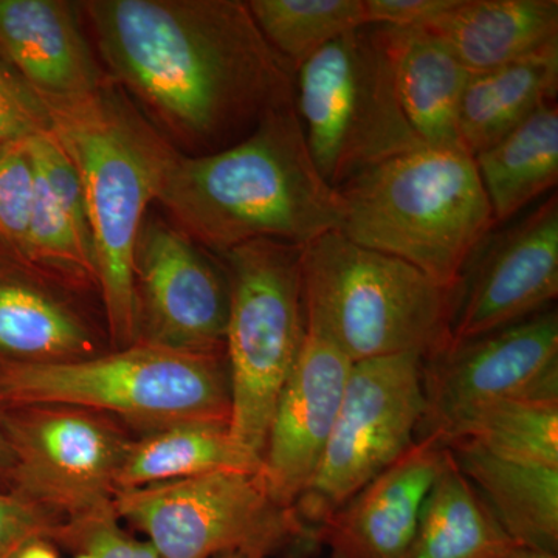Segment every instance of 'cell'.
Segmentation results:
<instances>
[{"instance_id":"25","label":"cell","mask_w":558,"mask_h":558,"mask_svg":"<svg viewBox=\"0 0 558 558\" xmlns=\"http://www.w3.org/2000/svg\"><path fill=\"white\" fill-rule=\"evenodd\" d=\"M512 543L449 451L405 558H499Z\"/></svg>"},{"instance_id":"29","label":"cell","mask_w":558,"mask_h":558,"mask_svg":"<svg viewBox=\"0 0 558 558\" xmlns=\"http://www.w3.org/2000/svg\"><path fill=\"white\" fill-rule=\"evenodd\" d=\"M31 138L0 146V248L24 260L35 202Z\"/></svg>"},{"instance_id":"16","label":"cell","mask_w":558,"mask_h":558,"mask_svg":"<svg viewBox=\"0 0 558 558\" xmlns=\"http://www.w3.org/2000/svg\"><path fill=\"white\" fill-rule=\"evenodd\" d=\"M447 459L449 449L436 436L414 440L318 529L319 538L336 558H405Z\"/></svg>"},{"instance_id":"11","label":"cell","mask_w":558,"mask_h":558,"mask_svg":"<svg viewBox=\"0 0 558 558\" xmlns=\"http://www.w3.org/2000/svg\"><path fill=\"white\" fill-rule=\"evenodd\" d=\"M425 413L421 438L442 440L462 417L499 399L558 400L556 307L450 341L424 360Z\"/></svg>"},{"instance_id":"9","label":"cell","mask_w":558,"mask_h":558,"mask_svg":"<svg viewBox=\"0 0 558 558\" xmlns=\"http://www.w3.org/2000/svg\"><path fill=\"white\" fill-rule=\"evenodd\" d=\"M112 506L160 558H264L306 532L292 509L270 498L259 472L222 470L119 490Z\"/></svg>"},{"instance_id":"37","label":"cell","mask_w":558,"mask_h":558,"mask_svg":"<svg viewBox=\"0 0 558 558\" xmlns=\"http://www.w3.org/2000/svg\"><path fill=\"white\" fill-rule=\"evenodd\" d=\"M216 558H259V557L252 556V554H245V553H231V554H226V556H220V557H216Z\"/></svg>"},{"instance_id":"3","label":"cell","mask_w":558,"mask_h":558,"mask_svg":"<svg viewBox=\"0 0 558 558\" xmlns=\"http://www.w3.org/2000/svg\"><path fill=\"white\" fill-rule=\"evenodd\" d=\"M44 102L50 132L83 185L110 339L120 349L131 347L138 340L140 231L179 153L110 81L87 97Z\"/></svg>"},{"instance_id":"7","label":"cell","mask_w":558,"mask_h":558,"mask_svg":"<svg viewBox=\"0 0 558 558\" xmlns=\"http://www.w3.org/2000/svg\"><path fill=\"white\" fill-rule=\"evenodd\" d=\"M293 105L311 159L333 190L424 146L400 105L377 25L348 33L301 62L293 70Z\"/></svg>"},{"instance_id":"8","label":"cell","mask_w":558,"mask_h":558,"mask_svg":"<svg viewBox=\"0 0 558 558\" xmlns=\"http://www.w3.org/2000/svg\"><path fill=\"white\" fill-rule=\"evenodd\" d=\"M303 245L260 240L218 256L229 282L230 433L260 464L279 395L306 336Z\"/></svg>"},{"instance_id":"30","label":"cell","mask_w":558,"mask_h":558,"mask_svg":"<svg viewBox=\"0 0 558 558\" xmlns=\"http://www.w3.org/2000/svg\"><path fill=\"white\" fill-rule=\"evenodd\" d=\"M57 535L68 543L76 558H160L149 543L130 537L120 527L112 501L69 517Z\"/></svg>"},{"instance_id":"2","label":"cell","mask_w":558,"mask_h":558,"mask_svg":"<svg viewBox=\"0 0 558 558\" xmlns=\"http://www.w3.org/2000/svg\"><path fill=\"white\" fill-rule=\"evenodd\" d=\"M157 204L211 255L248 242L306 245L339 230L337 190L311 159L295 105L271 110L234 145L172 161Z\"/></svg>"},{"instance_id":"19","label":"cell","mask_w":558,"mask_h":558,"mask_svg":"<svg viewBox=\"0 0 558 558\" xmlns=\"http://www.w3.org/2000/svg\"><path fill=\"white\" fill-rule=\"evenodd\" d=\"M425 27L470 73L487 72L558 46V2L453 0Z\"/></svg>"},{"instance_id":"32","label":"cell","mask_w":558,"mask_h":558,"mask_svg":"<svg viewBox=\"0 0 558 558\" xmlns=\"http://www.w3.org/2000/svg\"><path fill=\"white\" fill-rule=\"evenodd\" d=\"M46 513L28 499L0 494V558H13L33 539L57 535Z\"/></svg>"},{"instance_id":"18","label":"cell","mask_w":558,"mask_h":558,"mask_svg":"<svg viewBox=\"0 0 558 558\" xmlns=\"http://www.w3.org/2000/svg\"><path fill=\"white\" fill-rule=\"evenodd\" d=\"M380 31L400 105L422 145L464 149L458 117L469 70L444 39L425 25Z\"/></svg>"},{"instance_id":"22","label":"cell","mask_w":558,"mask_h":558,"mask_svg":"<svg viewBox=\"0 0 558 558\" xmlns=\"http://www.w3.org/2000/svg\"><path fill=\"white\" fill-rule=\"evenodd\" d=\"M558 46L487 72L470 73L459 105L462 148L483 153L557 101Z\"/></svg>"},{"instance_id":"4","label":"cell","mask_w":558,"mask_h":558,"mask_svg":"<svg viewBox=\"0 0 558 558\" xmlns=\"http://www.w3.org/2000/svg\"><path fill=\"white\" fill-rule=\"evenodd\" d=\"M337 193V231L450 290L495 226L475 161L461 148L421 146L360 172Z\"/></svg>"},{"instance_id":"13","label":"cell","mask_w":558,"mask_h":558,"mask_svg":"<svg viewBox=\"0 0 558 558\" xmlns=\"http://www.w3.org/2000/svg\"><path fill=\"white\" fill-rule=\"evenodd\" d=\"M138 337L179 351H226L229 282L211 253L148 215L135 250Z\"/></svg>"},{"instance_id":"36","label":"cell","mask_w":558,"mask_h":558,"mask_svg":"<svg viewBox=\"0 0 558 558\" xmlns=\"http://www.w3.org/2000/svg\"><path fill=\"white\" fill-rule=\"evenodd\" d=\"M14 458L11 451L9 439L0 432V470L13 468Z\"/></svg>"},{"instance_id":"1","label":"cell","mask_w":558,"mask_h":558,"mask_svg":"<svg viewBox=\"0 0 558 558\" xmlns=\"http://www.w3.org/2000/svg\"><path fill=\"white\" fill-rule=\"evenodd\" d=\"M110 83L183 156L234 145L293 102V69L240 0L80 2Z\"/></svg>"},{"instance_id":"6","label":"cell","mask_w":558,"mask_h":558,"mask_svg":"<svg viewBox=\"0 0 558 558\" xmlns=\"http://www.w3.org/2000/svg\"><path fill=\"white\" fill-rule=\"evenodd\" d=\"M0 403L110 411L160 428L230 425L229 363L226 351H179L146 341L101 357L0 362Z\"/></svg>"},{"instance_id":"17","label":"cell","mask_w":558,"mask_h":558,"mask_svg":"<svg viewBox=\"0 0 558 558\" xmlns=\"http://www.w3.org/2000/svg\"><path fill=\"white\" fill-rule=\"evenodd\" d=\"M83 20L80 2L0 0V58L44 101L95 94L109 78Z\"/></svg>"},{"instance_id":"24","label":"cell","mask_w":558,"mask_h":558,"mask_svg":"<svg viewBox=\"0 0 558 558\" xmlns=\"http://www.w3.org/2000/svg\"><path fill=\"white\" fill-rule=\"evenodd\" d=\"M222 470L259 472L260 464L234 442L229 425L179 422L130 444L116 492Z\"/></svg>"},{"instance_id":"28","label":"cell","mask_w":558,"mask_h":558,"mask_svg":"<svg viewBox=\"0 0 558 558\" xmlns=\"http://www.w3.org/2000/svg\"><path fill=\"white\" fill-rule=\"evenodd\" d=\"M24 263L43 275L87 279L98 286L94 255L81 240L64 209L44 185L38 172Z\"/></svg>"},{"instance_id":"27","label":"cell","mask_w":558,"mask_h":558,"mask_svg":"<svg viewBox=\"0 0 558 558\" xmlns=\"http://www.w3.org/2000/svg\"><path fill=\"white\" fill-rule=\"evenodd\" d=\"M245 3L260 35L293 70L332 40L368 25L365 0H248Z\"/></svg>"},{"instance_id":"14","label":"cell","mask_w":558,"mask_h":558,"mask_svg":"<svg viewBox=\"0 0 558 558\" xmlns=\"http://www.w3.org/2000/svg\"><path fill=\"white\" fill-rule=\"evenodd\" d=\"M14 470L32 498L80 515L112 501L128 442L70 407H24L3 416Z\"/></svg>"},{"instance_id":"26","label":"cell","mask_w":558,"mask_h":558,"mask_svg":"<svg viewBox=\"0 0 558 558\" xmlns=\"http://www.w3.org/2000/svg\"><path fill=\"white\" fill-rule=\"evenodd\" d=\"M454 440L508 461L558 469V400H494L462 417L442 438L446 446Z\"/></svg>"},{"instance_id":"10","label":"cell","mask_w":558,"mask_h":558,"mask_svg":"<svg viewBox=\"0 0 558 558\" xmlns=\"http://www.w3.org/2000/svg\"><path fill=\"white\" fill-rule=\"evenodd\" d=\"M424 360L403 352L352 365L317 472L293 506L304 527H322L413 446L425 413Z\"/></svg>"},{"instance_id":"35","label":"cell","mask_w":558,"mask_h":558,"mask_svg":"<svg viewBox=\"0 0 558 558\" xmlns=\"http://www.w3.org/2000/svg\"><path fill=\"white\" fill-rule=\"evenodd\" d=\"M499 558H558V556L557 554L548 553V550L527 548V546L512 543Z\"/></svg>"},{"instance_id":"15","label":"cell","mask_w":558,"mask_h":558,"mask_svg":"<svg viewBox=\"0 0 558 558\" xmlns=\"http://www.w3.org/2000/svg\"><path fill=\"white\" fill-rule=\"evenodd\" d=\"M354 363L306 318L303 347L279 395L260 458L264 486L292 509L317 472Z\"/></svg>"},{"instance_id":"23","label":"cell","mask_w":558,"mask_h":558,"mask_svg":"<svg viewBox=\"0 0 558 558\" xmlns=\"http://www.w3.org/2000/svg\"><path fill=\"white\" fill-rule=\"evenodd\" d=\"M495 226L554 193L558 183V106H543L520 128L473 156Z\"/></svg>"},{"instance_id":"31","label":"cell","mask_w":558,"mask_h":558,"mask_svg":"<svg viewBox=\"0 0 558 558\" xmlns=\"http://www.w3.org/2000/svg\"><path fill=\"white\" fill-rule=\"evenodd\" d=\"M50 131L46 102L0 58V146Z\"/></svg>"},{"instance_id":"20","label":"cell","mask_w":558,"mask_h":558,"mask_svg":"<svg viewBox=\"0 0 558 558\" xmlns=\"http://www.w3.org/2000/svg\"><path fill=\"white\" fill-rule=\"evenodd\" d=\"M38 270L0 248V362L92 357L89 328L38 281Z\"/></svg>"},{"instance_id":"21","label":"cell","mask_w":558,"mask_h":558,"mask_svg":"<svg viewBox=\"0 0 558 558\" xmlns=\"http://www.w3.org/2000/svg\"><path fill=\"white\" fill-rule=\"evenodd\" d=\"M447 449L510 542L557 554L558 469L508 461L464 440Z\"/></svg>"},{"instance_id":"5","label":"cell","mask_w":558,"mask_h":558,"mask_svg":"<svg viewBox=\"0 0 558 558\" xmlns=\"http://www.w3.org/2000/svg\"><path fill=\"white\" fill-rule=\"evenodd\" d=\"M306 318L352 363L449 343L451 290L387 253L328 231L301 250Z\"/></svg>"},{"instance_id":"12","label":"cell","mask_w":558,"mask_h":558,"mask_svg":"<svg viewBox=\"0 0 558 558\" xmlns=\"http://www.w3.org/2000/svg\"><path fill=\"white\" fill-rule=\"evenodd\" d=\"M558 295V194L492 227L451 289L450 341L549 310Z\"/></svg>"},{"instance_id":"33","label":"cell","mask_w":558,"mask_h":558,"mask_svg":"<svg viewBox=\"0 0 558 558\" xmlns=\"http://www.w3.org/2000/svg\"><path fill=\"white\" fill-rule=\"evenodd\" d=\"M453 0H365L368 25L417 27L427 25Z\"/></svg>"},{"instance_id":"34","label":"cell","mask_w":558,"mask_h":558,"mask_svg":"<svg viewBox=\"0 0 558 558\" xmlns=\"http://www.w3.org/2000/svg\"><path fill=\"white\" fill-rule=\"evenodd\" d=\"M13 558H60L58 554L54 553L53 548H50L47 543L43 542V538L33 539V542L27 543V545L22 546L20 550H17L16 556Z\"/></svg>"}]
</instances>
